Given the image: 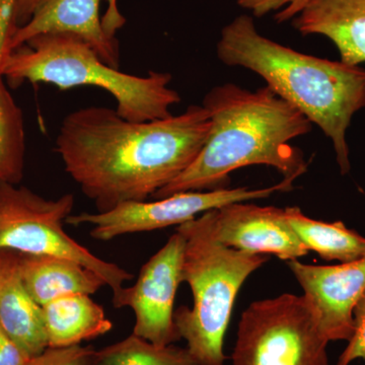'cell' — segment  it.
<instances>
[{
	"label": "cell",
	"instance_id": "8fae6325",
	"mask_svg": "<svg viewBox=\"0 0 365 365\" xmlns=\"http://www.w3.org/2000/svg\"><path fill=\"white\" fill-rule=\"evenodd\" d=\"M247 202L215 209V232L218 241L239 251L274 255L287 262L309 253L288 223L284 209Z\"/></svg>",
	"mask_w": 365,
	"mask_h": 365
},
{
	"label": "cell",
	"instance_id": "ba28073f",
	"mask_svg": "<svg viewBox=\"0 0 365 365\" xmlns=\"http://www.w3.org/2000/svg\"><path fill=\"white\" fill-rule=\"evenodd\" d=\"M294 182L283 179L274 186L263 189L240 187L209 191H188L148 201H130L108 211L79 213L67 217V225H88L91 237L98 241H111L118 237L135 232H151L172 225H182L197 215L235 202L267 198L275 192H288Z\"/></svg>",
	"mask_w": 365,
	"mask_h": 365
},
{
	"label": "cell",
	"instance_id": "6da1fadb",
	"mask_svg": "<svg viewBox=\"0 0 365 365\" xmlns=\"http://www.w3.org/2000/svg\"><path fill=\"white\" fill-rule=\"evenodd\" d=\"M210 126L203 106L150 122L129 121L115 110L91 106L62 120L55 151L67 174L103 212L146 201L174 181L202 150Z\"/></svg>",
	"mask_w": 365,
	"mask_h": 365
},
{
	"label": "cell",
	"instance_id": "d6986e66",
	"mask_svg": "<svg viewBox=\"0 0 365 365\" xmlns=\"http://www.w3.org/2000/svg\"><path fill=\"white\" fill-rule=\"evenodd\" d=\"M93 365H200L187 348L157 346L131 334L129 337L97 350Z\"/></svg>",
	"mask_w": 365,
	"mask_h": 365
},
{
	"label": "cell",
	"instance_id": "5bb4252c",
	"mask_svg": "<svg viewBox=\"0 0 365 365\" xmlns=\"http://www.w3.org/2000/svg\"><path fill=\"white\" fill-rule=\"evenodd\" d=\"M0 326L32 357L48 347L42 307L24 284L18 254L0 251Z\"/></svg>",
	"mask_w": 365,
	"mask_h": 365
},
{
	"label": "cell",
	"instance_id": "7a4b0ae2",
	"mask_svg": "<svg viewBox=\"0 0 365 365\" xmlns=\"http://www.w3.org/2000/svg\"><path fill=\"white\" fill-rule=\"evenodd\" d=\"M202 106L211 121L202 150L153 198L225 188L230 173L248 165L272 167L294 182L307 173L304 153L290 141L307 135L313 124L269 86L255 91L234 83L215 86Z\"/></svg>",
	"mask_w": 365,
	"mask_h": 365
},
{
	"label": "cell",
	"instance_id": "7c38bea8",
	"mask_svg": "<svg viewBox=\"0 0 365 365\" xmlns=\"http://www.w3.org/2000/svg\"><path fill=\"white\" fill-rule=\"evenodd\" d=\"M100 4L101 0H42L28 23L16 29L11 52L43 34H72L88 43L106 64L119 69V45L103 28Z\"/></svg>",
	"mask_w": 365,
	"mask_h": 365
},
{
	"label": "cell",
	"instance_id": "30bf717a",
	"mask_svg": "<svg viewBox=\"0 0 365 365\" xmlns=\"http://www.w3.org/2000/svg\"><path fill=\"white\" fill-rule=\"evenodd\" d=\"M328 342L349 341L354 331L355 307L365 290V258L334 266H314L299 259L287 261Z\"/></svg>",
	"mask_w": 365,
	"mask_h": 365
},
{
	"label": "cell",
	"instance_id": "cb8c5ba5",
	"mask_svg": "<svg viewBox=\"0 0 365 365\" xmlns=\"http://www.w3.org/2000/svg\"><path fill=\"white\" fill-rule=\"evenodd\" d=\"M30 356L0 326V365H26Z\"/></svg>",
	"mask_w": 365,
	"mask_h": 365
},
{
	"label": "cell",
	"instance_id": "4fadbf2b",
	"mask_svg": "<svg viewBox=\"0 0 365 365\" xmlns=\"http://www.w3.org/2000/svg\"><path fill=\"white\" fill-rule=\"evenodd\" d=\"M292 26L302 36L332 41L343 63H364L365 0H309L292 19Z\"/></svg>",
	"mask_w": 365,
	"mask_h": 365
},
{
	"label": "cell",
	"instance_id": "44dd1931",
	"mask_svg": "<svg viewBox=\"0 0 365 365\" xmlns=\"http://www.w3.org/2000/svg\"><path fill=\"white\" fill-rule=\"evenodd\" d=\"M307 2L309 0H237L242 9L251 11L258 18L277 11L274 14V20L277 24L292 20Z\"/></svg>",
	"mask_w": 365,
	"mask_h": 365
},
{
	"label": "cell",
	"instance_id": "3957f363",
	"mask_svg": "<svg viewBox=\"0 0 365 365\" xmlns=\"http://www.w3.org/2000/svg\"><path fill=\"white\" fill-rule=\"evenodd\" d=\"M218 59L260 76L267 86L299 110L332 141L341 173L350 170L346 132L365 107V69L304 54L264 37L248 14L222 29Z\"/></svg>",
	"mask_w": 365,
	"mask_h": 365
},
{
	"label": "cell",
	"instance_id": "8992f818",
	"mask_svg": "<svg viewBox=\"0 0 365 365\" xmlns=\"http://www.w3.org/2000/svg\"><path fill=\"white\" fill-rule=\"evenodd\" d=\"M74 204L73 194L49 200L25 187L0 182V251L76 262L100 276L115 299L133 275L98 258L67 234L63 223Z\"/></svg>",
	"mask_w": 365,
	"mask_h": 365
},
{
	"label": "cell",
	"instance_id": "603a6c76",
	"mask_svg": "<svg viewBox=\"0 0 365 365\" xmlns=\"http://www.w3.org/2000/svg\"><path fill=\"white\" fill-rule=\"evenodd\" d=\"M16 6L18 0H0V76L11 56V41L19 28Z\"/></svg>",
	"mask_w": 365,
	"mask_h": 365
},
{
	"label": "cell",
	"instance_id": "9c48e42d",
	"mask_svg": "<svg viewBox=\"0 0 365 365\" xmlns=\"http://www.w3.org/2000/svg\"><path fill=\"white\" fill-rule=\"evenodd\" d=\"M185 239L175 232L141 268L135 284L112 299L116 309L130 307L135 317L133 335L157 346L181 339L175 324V297L182 282Z\"/></svg>",
	"mask_w": 365,
	"mask_h": 365
},
{
	"label": "cell",
	"instance_id": "5b68a950",
	"mask_svg": "<svg viewBox=\"0 0 365 365\" xmlns=\"http://www.w3.org/2000/svg\"><path fill=\"white\" fill-rule=\"evenodd\" d=\"M215 209L182 223V282L193 295L192 307L175 311L174 319L187 349L200 365H225L223 342L237 295L247 278L269 261L267 255L251 254L225 246L216 239Z\"/></svg>",
	"mask_w": 365,
	"mask_h": 365
},
{
	"label": "cell",
	"instance_id": "7402d4cb",
	"mask_svg": "<svg viewBox=\"0 0 365 365\" xmlns=\"http://www.w3.org/2000/svg\"><path fill=\"white\" fill-rule=\"evenodd\" d=\"M354 331L337 365H350L356 359L365 360V290L354 309Z\"/></svg>",
	"mask_w": 365,
	"mask_h": 365
},
{
	"label": "cell",
	"instance_id": "52a82bcc",
	"mask_svg": "<svg viewBox=\"0 0 365 365\" xmlns=\"http://www.w3.org/2000/svg\"><path fill=\"white\" fill-rule=\"evenodd\" d=\"M328 343L307 297L281 294L242 313L232 365H329Z\"/></svg>",
	"mask_w": 365,
	"mask_h": 365
},
{
	"label": "cell",
	"instance_id": "ffe728a7",
	"mask_svg": "<svg viewBox=\"0 0 365 365\" xmlns=\"http://www.w3.org/2000/svg\"><path fill=\"white\" fill-rule=\"evenodd\" d=\"M96 351L91 346L47 347L30 357L26 365H93Z\"/></svg>",
	"mask_w": 365,
	"mask_h": 365
},
{
	"label": "cell",
	"instance_id": "9a60e30c",
	"mask_svg": "<svg viewBox=\"0 0 365 365\" xmlns=\"http://www.w3.org/2000/svg\"><path fill=\"white\" fill-rule=\"evenodd\" d=\"M18 256L24 284L41 307L64 295H91L106 285L100 276L76 262L49 256Z\"/></svg>",
	"mask_w": 365,
	"mask_h": 365
},
{
	"label": "cell",
	"instance_id": "484cf974",
	"mask_svg": "<svg viewBox=\"0 0 365 365\" xmlns=\"http://www.w3.org/2000/svg\"><path fill=\"white\" fill-rule=\"evenodd\" d=\"M42 0H18L16 6V21L19 26L25 25L30 20L36 7Z\"/></svg>",
	"mask_w": 365,
	"mask_h": 365
},
{
	"label": "cell",
	"instance_id": "277c9868",
	"mask_svg": "<svg viewBox=\"0 0 365 365\" xmlns=\"http://www.w3.org/2000/svg\"><path fill=\"white\" fill-rule=\"evenodd\" d=\"M2 76L13 86L50 83L60 90L95 86L111 93L117 113L133 122L172 117L170 108L181 102L170 88L169 72L150 71L132 76L106 64L95 50L78 36L49 33L37 36L11 52Z\"/></svg>",
	"mask_w": 365,
	"mask_h": 365
},
{
	"label": "cell",
	"instance_id": "2e32d148",
	"mask_svg": "<svg viewBox=\"0 0 365 365\" xmlns=\"http://www.w3.org/2000/svg\"><path fill=\"white\" fill-rule=\"evenodd\" d=\"M48 347L81 345L112 330L103 307L88 294H68L42 307Z\"/></svg>",
	"mask_w": 365,
	"mask_h": 365
},
{
	"label": "cell",
	"instance_id": "e0dca14e",
	"mask_svg": "<svg viewBox=\"0 0 365 365\" xmlns=\"http://www.w3.org/2000/svg\"><path fill=\"white\" fill-rule=\"evenodd\" d=\"M290 227L309 251L327 261L350 263L365 258V237L349 230L344 222L312 220L297 207L284 209Z\"/></svg>",
	"mask_w": 365,
	"mask_h": 365
},
{
	"label": "cell",
	"instance_id": "d4e9b609",
	"mask_svg": "<svg viewBox=\"0 0 365 365\" xmlns=\"http://www.w3.org/2000/svg\"><path fill=\"white\" fill-rule=\"evenodd\" d=\"M108 7L102 19V25L108 37L116 39L117 31L124 26L125 19L118 9L117 0H107Z\"/></svg>",
	"mask_w": 365,
	"mask_h": 365
},
{
	"label": "cell",
	"instance_id": "ac0fdd59",
	"mask_svg": "<svg viewBox=\"0 0 365 365\" xmlns=\"http://www.w3.org/2000/svg\"><path fill=\"white\" fill-rule=\"evenodd\" d=\"M26 134L23 111L0 76V182L18 184L25 167Z\"/></svg>",
	"mask_w": 365,
	"mask_h": 365
}]
</instances>
